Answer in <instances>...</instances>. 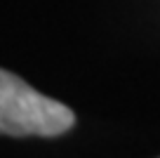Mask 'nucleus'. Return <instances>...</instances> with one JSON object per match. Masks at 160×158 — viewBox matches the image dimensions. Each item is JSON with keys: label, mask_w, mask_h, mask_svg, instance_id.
I'll list each match as a JSON object with an SVG mask.
<instances>
[{"label": "nucleus", "mask_w": 160, "mask_h": 158, "mask_svg": "<svg viewBox=\"0 0 160 158\" xmlns=\"http://www.w3.org/2000/svg\"><path fill=\"white\" fill-rule=\"evenodd\" d=\"M66 104L50 99L10 71H0V132L7 137H57L73 128Z\"/></svg>", "instance_id": "obj_1"}]
</instances>
